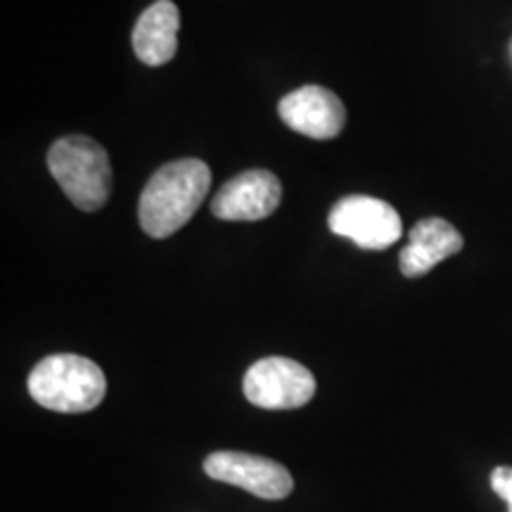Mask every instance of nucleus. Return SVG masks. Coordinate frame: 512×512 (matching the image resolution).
Masks as SVG:
<instances>
[{
  "label": "nucleus",
  "instance_id": "nucleus-1",
  "mask_svg": "<svg viewBox=\"0 0 512 512\" xmlns=\"http://www.w3.org/2000/svg\"><path fill=\"white\" fill-rule=\"evenodd\" d=\"M211 171L202 159H176L147 181L138 202L140 228L164 240L188 223L207 197Z\"/></svg>",
  "mask_w": 512,
  "mask_h": 512
},
{
  "label": "nucleus",
  "instance_id": "nucleus-2",
  "mask_svg": "<svg viewBox=\"0 0 512 512\" xmlns=\"http://www.w3.org/2000/svg\"><path fill=\"white\" fill-rule=\"evenodd\" d=\"M36 403L55 413H88L107 394V380L98 363L76 354H53L36 363L27 380Z\"/></svg>",
  "mask_w": 512,
  "mask_h": 512
},
{
  "label": "nucleus",
  "instance_id": "nucleus-3",
  "mask_svg": "<svg viewBox=\"0 0 512 512\" xmlns=\"http://www.w3.org/2000/svg\"><path fill=\"white\" fill-rule=\"evenodd\" d=\"M48 169L64 195L81 211H98L110 200V157L93 138L67 136L55 140L48 152Z\"/></svg>",
  "mask_w": 512,
  "mask_h": 512
},
{
  "label": "nucleus",
  "instance_id": "nucleus-4",
  "mask_svg": "<svg viewBox=\"0 0 512 512\" xmlns=\"http://www.w3.org/2000/svg\"><path fill=\"white\" fill-rule=\"evenodd\" d=\"M247 401L266 411L302 408L316 394V377L302 363L285 356H268L256 361L242 380Z\"/></svg>",
  "mask_w": 512,
  "mask_h": 512
},
{
  "label": "nucleus",
  "instance_id": "nucleus-5",
  "mask_svg": "<svg viewBox=\"0 0 512 512\" xmlns=\"http://www.w3.org/2000/svg\"><path fill=\"white\" fill-rule=\"evenodd\" d=\"M328 226L339 238H347L361 249H387L403 233L392 204L368 195L342 197L330 211Z\"/></svg>",
  "mask_w": 512,
  "mask_h": 512
},
{
  "label": "nucleus",
  "instance_id": "nucleus-6",
  "mask_svg": "<svg viewBox=\"0 0 512 512\" xmlns=\"http://www.w3.org/2000/svg\"><path fill=\"white\" fill-rule=\"evenodd\" d=\"M204 472L216 482L238 486L266 501H280L294 489V479L285 465L254 453L216 451L204 460Z\"/></svg>",
  "mask_w": 512,
  "mask_h": 512
},
{
  "label": "nucleus",
  "instance_id": "nucleus-7",
  "mask_svg": "<svg viewBox=\"0 0 512 512\" xmlns=\"http://www.w3.org/2000/svg\"><path fill=\"white\" fill-rule=\"evenodd\" d=\"M283 185L266 169H252L230 178L216 192L211 214L221 221H264L278 209Z\"/></svg>",
  "mask_w": 512,
  "mask_h": 512
},
{
  "label": "nucleus",
  "instance_id": "nucleus-8",
  "mask_svg": "<svg viewBox=\"0 0 512 512\" xmlns=\"http://www.w3.org/2000/svg\"><path fill=\"white\" fill-rule=\"evenodd\" d=\"M287 128L313 140H332L347 124V110L335 93L323 86H302L278 102Z\"/></svg>",
  "mask_w": 512,
  "mask_h": 512
},
{
  "label": "nucleus",
  "instance_id": "nucleus-9",
  "mask_svg": "<svg viewBox=\"0 0 512 512\" xmlns=\"http://www.w3.org/2000/svg\"><path fill=\"white\" fill-rule=\"evenodd\" d=\"M460 249H463V235L451 223L444 219L418 221L399 256V268L406 278H420Z\"/></svg>",
  "mask_w": 512,
  "mask_h": 512
},
{
  "label": "nucleus",
  "instance_id": "nucleus-10",
  "mask_svg": "<svg viewBox=\"0 0 512 512\" xmlns=\"http://www.w3.org/2000/svg\"><path fill=\"white\" fill-rule=\"evenodd\" d=\"M181 12L171 0H157L138 17L131 41L136 57L147 67H162L174 60L178 50Z\"/></svg>",
  "mask_w": 512,
  "mask_h": 512
},
{
  "label": "nucleus",
  "instance_id": "nucleus-11",
  "mask_svg": "<svg viewBox=\"0 0 512 512\" xmlns=\"http://www.w3.org/2000/svg\"><path fill=\"white\" fill-rule=\"evenodd\" d=\"M491 489H494L505 503H512V467H496V470L491 472Z\"/></svg>",
  "mask_w": 512,
  "mask_h": 512
},
{
  "label": "nucleus",
  "instance_id": "nucleus-12",
  "mask_svg": "<svg viewBox=\"0 0 512 512\" xmlns=\"http://www.w3.org/2000/svg\"><path fill=\"white\" fill-rule=\"evenodd\" d=\"M510 57H512V41H510Z\"/></svg>",
  "mask_w": 512,
  "mask_h": 512
},
{
  "label": "nucleus",
  "instance_id": "nucleus-13",
  "mask_svg": "<svg viewBox=\"0 0 512 512\" xmlns=\"http://www.w3.org/2000/svg\"><path fill=\"white\" fill-rule=\"evenodd\" d=\"M510 512H512V503H510Z\"/></svg>",
  "mask_w": 512,
  "mask_h": 512
}]
</instances>
